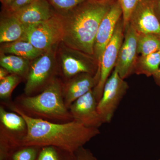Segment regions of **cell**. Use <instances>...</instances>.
<instances>
[{"label":"cell","mask_w":160,"mask_h":160,"mask_svg":"<svg viewBox=\"0 0 160 160\" xmlns=\"http://www.w3.org/2000/svg\"><path fill=\"white\" fill-rule=\"evenodd\" d=\"M12 109L20 115L26 124V134L12 138L13 148L24 146H54L74 152L100 134L98 128H89L74 120L61 123L29 116L19 108Z\"/></svg>","instance_id":"obj_1"},{"label":"cell","mask_w":160,"mask_h":160,"mask_svg":"<svg viewBox=\"0 0 160 160\" xmlns=\"http://www.w3.org/2000/svg\"><path fill=\"white\" fill-rule=\"evenodd\" d=\"M113 3L87 0L61 15L64 29L62 42L69 48L93 56L100 23Z\"/></svg>","instance_id":"obj_2"},{"label":"cell","mask_w":160,"mask_h":160,"mask_svg":"<svg viewBox=\"0 0 160 160\" xmlns=\"http://www.w3.org/2000/svg\"><path fill=\"white\" fill-rule=\"evenodd\" d=\"M63 87L61 80L55 78L41 93L22 98L20 109L33 118L66 122L72 121L64 101Z\"/></svg>","instance_id":"obj_3"},{"label":"cell","mask_w":160,"mask_h":160,"mask_svg":"<svg viewBox=\"0 0 160 160\" xmlns=\"http://www.w3.org/2000/svg\"><path fill=\"white\" fill-rule=\"evenodd\" d=\"M58 46L31 61L24 89L27 96L43 91L56 78L59 72L56 57Z\"/></svg>","instance_id":"obj_4"},{"label":"cell","mask_w":160,"mask_h":160,"mask_svg":"<svg viewBox=\"0 0 160 160\" xmlns=\"http://www.w3.org/2000/svg\"><path fill=\"white\" fill-rule=\"evenodd\" d=\"M63 34L62 16L57 13L46 21L26 26L21 40L29 42L36 48L46 52L60 44Z\"/></svg>","instance_id":"obj_5"},{"label":"cell","mask_w":160,"mask_h":160,"mask_svg":"<svg viewBox=\"0 0 160 160\" xmlns=\"http://www.w3.org/2000/svg\"><path fill=\"white\" fill-rule=\"evenodd\" d=\"M56 57L59 71L67 81L80 73L100 72L98 62L93 56L69 48L62 42L58 46Z\"/></svg>","instance_id":"obj_6"},{"label":"cell","mask_w":160,"mask_h":160,"mask_svg":"<svg viewBox=\"0 0 160 160\" xmlns=\"http://www.w3.org/2000/svg\"><path fill=\"white\" fill-rule=\"evenodd\" d=\"M129 89L125 79L114 69L106 81L102 95L98 102V110L104 123H109Z\"/></svg>","instance_id":"obj_7"},{"label":"cell","mask_w":160,"mask_h":160,"mask_svg":"<svg viewBox=\"0 0 160 160\" xmlns=\"http://www.w3.org/2000/svg\"><path fill=\"white\" fill-rule=\"evenodd\" d=\"M125 31L122 18L120 19L110 42L104 50L100 66V75L97 86L93 89L98 102L102 98L106 81L111 75L117 62L120 48L124 41Z\"/></svg>","instance_id":"obj_8"},{"label":"cell","mask_w":160,"mask_h":160,"mask_svg":"<svg viewBox=\"0 0 160 160\" xmlns=\"http://www.w3.org/2000/svg\"><path fill=\"white\" fill-rule=\"evenodd\" d=\"M98 102L93 89L75 101L69 109L73 120L89 128H99L104 124L98 110Z\"/></svg>","instance_id":"obj_9"},{"label":"cell","mask_w":160,"mask_h":160,"mask_svg":"<svg viewBox=\"0 0 160 160\" xmlns=\"http://www.w3.org/2000/svg\"><path fill=\"white\" fill-rule=\"evenodd\" d=\"M125 36L114 69L123 79L133 73L138 57V33L129 24L124 29Z\"/></svg>","instance_id":"obj_10"},{"label":"cell","mask_w":160,"mask_h":160,"mask_svg":"<svg viewBox=\"0 0 160 160\" xmlns=\"http://www.w3.org/2000/svg\"><path fill=\"white\" fill-rule=\"evenodd\" d=\"M122 15V8L118 1L117 0L112 5L100 23L93 48V56L98 62L99 67L103 52L113 36Z\"/></svg>","instance_id":"obj_11"},{"label":"cell","mask_w":160,"mask_h":160,"mask_svg":"<svg viewBox=\"0 0 160 160\" xmlns=\"http://www.w3.org/2000/svg\"><path fill=\"white\" fill-rule=\"evenodd\" d=\"M129 24L139 34L160 36V22L155 13L153 0H142L132 14Z\"/></svg>","instance_id":"obj_12"},{"label":"cell","mask_w":160,"mask_h":160,"mask_svg":"<svg viewBox=\"0 0 160 160\" xmlns=\"http://www.w3.org/2000/svg\"><path fill=\"white\" fill-rule=\"evenodd\" d=\"M100 72L93 75L82 73L67 80L64 84L63 93L66 107L75 101L94 89L99 82Z\"/></svg>","instance_id":"obj_13"},{"label":"cell","mask_w":160,"mask_h":160,"mask_svg":"<svg viewBox=\"0 0 160 160\" xmlns=\"http://www.w3.org/2000/svg\"><path fill=\"white\" fill-rule=\"evenodd\" d=\"M57 13L47 0H35L28 6L11 14L27 26L46 21Z\"/></svg>","instance_id":"obj_14"},{"label":"cell","mask_w":160,"mask_h":160,"mask_svg":"<svg viewBox=\"0 0 160 160\" xmlns=\"http://www.w3.org/2000/svg\"><path fill=\"white\" fill-rule=\"evenodd\" d=\"M26 25L14 15L9 13L2 18L0 22V43H10L22 38Z\"/></svg>","instance_id":"obj_15"},{"label":"cell","mask_w":160,"mask_h":160,"mask_svg":"<svg viewBox=\"0 0 160 160\" xmlns=\"http://www.w3.org/2000/svg\"><path fill=\"white\" fill-rule=\"evenodd\" d=\"M1 52L18 56L32 61L44 53L34 47L29 42L19 40L12 42L2 43Z\"/></svg>","instance_id":"obj_16"},{"label":"cell","mask_w":160,"mask_h":160,"mask_svg":"<svg viewBox=\"0 0 160 160\" xmlns=\"http://www.w3.org/2000/svg\"><path fill=\"white\" fill-rule=\"evenodd\" d=\"M31 61L25 58L12 54L0 53V65L10 73L18 75L22 78H27Z\"/></svg>","instance_id":"obj_17"},{"label":"cell","mask_w":160,"mask_h":160,"mask_svg":"<svg viewBox=\"0 0 160 160\" xmlns=\"http://www.w3.org/2000/svg\"><path fill=\"white\" fill-rule=\"evenodd\" d=\"M160 68V51L138 58L135 64L133 73L153 77Z\"/></svg>","instance_id":"obj_18"},{"label":"cell","mask_w":160,"mask_h":160,"mask_svg":"<svg viewBox=\"0 0 160 160\" xmlns=\"http://www.w3.org/2000/svg\"><path fill=\"white\" fill-rule=\"evenodd\" d=\"M160 50V36L153 34L138 35V54L146 56Z\"/></svg>","instance_id":"obj_19"},{"label":"cell","mask_w":160,"mask_h":160,"mask_svg":"<svg viewBox=\"0 0 160 160\" xmlns=\"http://www.w3.org/2000/svg\"><path fill=\"white\" fill-rule=\"evenodd\" d=\"M0 120L6 128L14 131H23L26 129V121L17 113L6 111L2 106L0 107Z\"/></svg>","instance_id":"obj_20"},{"label":"cell","mask_w":160,"mask_h":160,"mask_svg":"<svg viewBox=\"0 0 160 160\" xmlns=\"http://www.w3.org/2000/svg\"><path fill=\"white\" fill-rule=\"evenodd\" d=\"M37 160H76L74 152L54 146L42 147Z\"/></svg>","instance_id":"obj_21"},{"label":"cell","mask_w":160,"mask_h":160,"mask_svg":"<svg viewBox=\"0 0 160 160\" xmlns=\"http://www.w3.org/2000/svg\"><path fill=\"white\" fill-rule=\"evenodd\" d=\"M42 147L24 146L18 147L10 152L8 160H37Z\"/></svg>","instance_id":"obj_22"},{"label":"cell","mask_w":160,"mask_h":160,"mask_svg":"<svg viewBox=\"0 0 160 160\" xmlns=\"http://www.w3.org/2000/svg\"><path fill=\"white\" fill-rule=\"evenodd\" d=\"M22 78L18 75L11 73L0 81V98L6 99L11 97L15 88L21 82Z\"/></svg>","instance_id":"obj_23"},{"label":"cell","mask_w":160,"mask_h":160,"mask_svg":"<svg viewBox=\"0 0 160 160\" xmlns=\"http://www.w3.org/2000/svg\"><path fill=\"white\" fill-rule=\"evenodd\" d=\"M57 13L63 15L87 0H47Z\"/></svg>","instance_id":"obj_24"},{"label":"cell","mask_w":160,"mask_h":160,"mask_svg":"<svg viewBox=\"0 0 160 160\" xmlns=\"http://www.w3.org/2000/svg\"><path fill=\"white\" fill-rule=\"evenodd\" d=\"M122 11L124 29H126L129 23L132 12L137 6L139 0H118Z\"/></svg>","instance_id":"obj_25"},{"label":"cell","mask_w":160,"mask_h":160,"mask_svg":"<svg viewBox=\"0 0 160 160\" xmlns=\"http://www.w3.org/2000/svg\"><path fill=\"white\" fill-rule=\"evenodd\" d=\"M76 160H98L90 150L81 147L74 152Z\"/></svg>","instance_id":"obj_26"},{"label":"cell","mask_w":160,"mask_h":160,"mask_svg":"<svg viewBox=\"0 0 160 160\" xmlns=\"http://www.w3.org/2000/svg\"><path fill=\"white\" fill-rule=\"evenodd\" d=\"M35 0H16L14 2L7 8V10L9 12V13H14L23 7L31 4Z\"/></svg>","instance_id":"obj_27"},{"label":"cell","mask_w":160,"mask_h":160,"mask_svg":"<svg viewBox=\"0 0 160 160\" xmlns=\"http://www.w3.org/2000/svg\"><path fill=\"white\" fill-rule=\"evenodd\" d=\"M155 13L160 22V0H153Z\"/></svg>","instance_id":"obj_28"},{"label":"cell","mask_w":160,"mask_h":160,"mask_svg":"<svg viewBox=\"0 0 160 160\" xmlns=\"http://www.w3.org/2000/svg\"><path fill=\"white\" fill-rule=\"evenodd\" d=\"M10 74L11 73L7 69L1 67V68H0V81L5 78Z\"/></svg>","instance_id":"obj_29"},{"label":"cell","mask_w":160,"mask_h":160,"mask_svg":"<svg viewBox=\"0 0 160 160\" xmlns=\"http://www.w3.org/2000/svg\"><path fill=\"white\" fill-rule=\"evenodd\" d=\"M154 79L155 82L160 87V68L159 70L155 75L153 77Z\"/></svg>","instance_id":"obj_30"},{"label":"cell","mask_w":160,"mask_h":160,"mask_svg":"<svg viewBox=\"0 0 160 160\" xmlns=\"http://www.w3.org/2000/svg\"><path fill=\"white\" fill-rule=\"evenodd\" d=\"M16 0H2L3 4L5 5L6 7L8 8L12 3L14 2Z\"/></svg>","instance_id":"obj_31"},{"label":"cell","mask_w":160,"mask_h":160,"mask_svg":"<svg viewBox=\"0 0 160 160\" xmlns=\"http://www.w3.org/2000/svg\"><path fill=\"white\" fill-rule=\"evenodd\" d=\"M96 1H102V2H114L115 0H96Z\"/></svg>","instance_id":"obj_32"},{"label":"cell","mask_w":160,"mask_h":160,"mask_svg":"<svg viewBox=\"0 0 160 160\" xmlns=\"http://www.w3.org/2000/svg\"><path fill=\"white\" fill-rule=\"evenodd\" d=\"M142 1V0H139V1Z\"/></svg>","instance_id":"obj_33"},{"label":"cell","mask_w":160,"mask_h":160,"mask_svg":"<svg viewBox=\"0 0 160 160\" xmlns=\"http://www.w3.org/2000/svg\"><path fill=\"white\" fill-rule=\"evenodd\" d=\"M158 160H160V158L159 159H158Z\"/></svg>","instance_id":"obj_34"},{"label":"cell","mask_w":160,"mask_h":160,"mask_svg":"<svg viewBox=\"0 0 160 160\" xmlns=\"http://www.w3.org/2000/svg\"><path fill=\"white\" fill-rule=\"evenodd\" d=\"M6 160H8L6 159Z\"/></svg>","instance_id":"obj_35"}]
</instances>
